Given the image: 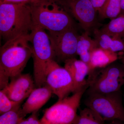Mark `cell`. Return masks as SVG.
I'll return each mask as SVG.
<instances>
[{
    "label": "cell",
    "mask_w": 124,
    "mask_h": 124,
    "mask_svg": "<svg viewBox=\"0 0 124 124\" xmlns=\"http://www.w3.org/2000/svg\"><path fill=\"white\" fill-rule=\"evenodd\" d=\"M45 0H0V3L24 4L31 6L38 4Z\"/></svg>",
    "instance_id": "obj_22"
},
{
    "label": "cell",
    "mask_w": 124,
    "mask_h": 124,
    "mask_svg": "<svg viewBox=\"0 0 124 124\" xmlns=\"http://www.w3.org/2000/svg\"><path fill=\"white\" fill-rule=\"evenodd\" d=\"M95 72L90 78L88 95L114 93L120 90L124 85V66L122 63L116 61Z\"/></svg>",
    "instance_id": "obj_5"
},
{
    "label": "cell",
    "mask_w": 124,
    "mask_h": 124,
    "mask_svg": "<svg viewBox=\"0 0 124 124\" xmlns=\"http://www.w3.org/2000/svg\"><path fill=\"white\" fill-rule=\"evenodd\" d=\"M11 79L8 85L1 90L12 101L23 102L35 88V81L29 73H21Z\"/></svg>",
    "instance_id": "obj_11"
},
{
    "label": "cell",
    "mask_w": 124,
    "mask_h": 124,
    "mask_svg": "<svg viewBox=\"0 0 124 124\" xmlns=\"http://www.w3.org/2000/svg\"><path fill=\"white\" fill-rule=\"evenodd\" d=\"M33 26L31 5L0 3V33L5 42L29 35Z\"/></svg>",
    "instance_id": "obj_1"
},
{
    "label": "cell",
    "mask_w": 124,
    "mask_h": 124,
    "mask_svg": "<svg viewBox=\"0 0 124 124\" xmlns=\"http://www.w3.org/2000/svg\"><path fill=\"white\" fill-rule=\"evenodd\" d=\"M53 93L47 85L35 88L31 93L22 107V113L24 117L28 114L38 112L50 99Z\"/></svg>",
    "instance_id": "obj_13"
},
{
    "label": "cell",
    "mask_w": 124,
    "mask_h": 124,
    "mask_svg": "<svg viewBox=\"0 0 124 124\" xmlns=\"http://www.w3.org/2000/svg\"><path fill=\"white\" fill-rule=\"evenodd\" d=\"M121 14H124V0H121Z\"/></svg>",
    "instance_id": "obj_27"
},
{
    "label": "cell",
    "mask_w": 124,
    "mask_h": 124,
    "mask_svg": "<svg viewBox=\"0 0 124 124\" xmlns=\"http://www.w3.org/2000/svg\"><path fill=\"white\" fill-rule=\"evenodd\" d=\"M104 122L95 112L86 107L80 111L73 124H104Z\"/></svg>",
    "instance_id": "obj_19"
},
{
    "label": "cell",
    "mask_w": 124,
    "mask_h": 124,
    "mask_svg": "<svg viewBox=\"0 0 124 124\" xmlns=\"http://www.w3.org/2000/svg\"><path fill=\"white\" fill-rule=\"evenodd\" d=\"M46 84L51 89L53 94L58 100L68 97L70 93H75L72 78L69 71L62 67L55 60L52 62L46 75Z\"/></svg>",
    "instance_id": "obj_10"
},
{
    "label": "cell",
    "mask_w": 124,
    "mask_h": 124,
    "mask_svg": "<svg viewBox=\"0 0 124 124\" xmlns=\"http://www.w3.org/2000/svg\"><path fill=\"white\" fill-rule=\"evenodd\" d=\"M120 90L109 93L89 94L85 101L91 108L104 121L119 120L124 122V107Z\"/></svg>",
    "instance_id": "obj_6"
},
{
    "label": "cell",
    "mask_w": 124,
    "mask_h": 124,
    "mask_svg": "<svg viewBox=\"0 0 124 124\" xmlns=\"http://www.w3.org/2000/svg\"></svg>",
    "instance_id": "obj_30"
},
{
    "label": "cell",
    "mask_w": 124,
    "mask_h": 124,
    "mask_svg": "<svg viewBox=\"0 0 124 124\" xmlns=\"http://www.w3.org/2000/svg\"><path fill=\"white\" fill-rule=\"evenodd\" d=\"M18 124H28V120L27 119L23 118L20 120V121L19 122Z\"/></svg>",
    "instance_id": "obj_26"
},
{
    "label": "cell",
    "mask_w": 124,
    "mask_h": 124,
    "mask_svg": "<svg viewBox=\"0 0 124 124\" xmlns=\"http://www.w3.org/2000/svg\"><path fill=\"white\" fill-rule=\"evenodd\" d=\"M22 102L12 101L1 90L0 91V115L21 106Z\"/></svg>",
    "instance_id": "obj_21"
},
{
    "label": "cell",
    "mask_w": 124,
    "mask_h": 124,
    "mask_svg": "<svg viewBox=\"0 0 124 124\" xmlns=\"http://www.w3.org/2000/svg\"><path fill=\"white\" fill-rule=\"evenodd\" d=\"M94 39L98 47L115 53L118 51L124 53V39L117 37H112L96 28L93 32Z\"/></svg>",
    "instance_id": "obj_15"
},
{
    "label": "cell",
    "mask_w": 124,
    "mask_h": 124,
    "mask_svg": "<svg viewBox=\"0 0 124 124\" xmlns=\"http://www.w3.org/2000/svg\"></svg>",
    "instance_id": "obj_29"
},
{
    "label": "cell",
    "mask_w": 124,
    "mask_h": 124,
    "mask_svg": "<svg viewBox=\"0 0 124 124\" xmlns=\"http://www.w3.org/2000/svg\"><path fill=\"white\" fill-rule=\"evenodd\" d=\"M37 112H35L32 113L31 115L27 118L28 124H41L40 120L38 119Z\"/></svg>",
    "instance_id": "obj_23"
},
{
    "label": "cell",
    "mask_w": 124,
    "mask_h": 124,
    "mask_svg": "<svg viewBox=\"0 0 124 124\" xmlns=\"http://www.w3.org/2000/svg\"><path fill=\"white\" fill-rule=\"evenodd\" d=\"M87 89L85 88L70 97L58 100L46 109L40 120L41 124H73L78 115V109L82 95Z\"/></svg>",
    "instance_id": "obj_7"
},
{
    "label": "cell",
    "mask_w": 124,
    "mask_h": 124,
    "mask_svg": "<svg viewBox=\"0 0 124 124\" xmlns=\"http://www.w3.org/2000/svg\"><path fill=\"white\" fill-rule=\"evenodd\" d=\"M64 63V67L69 71L73 80L75 93L88 88L89 82L86 77L90 73L88 65L76 58L68 59Z\"/></svg>",
    "instance_id": "obj_12"
},
{
    "label": "cell",
    "mask_w": 124,
    "mask_h": 124,
    "mask_svg": "<svg viewBox=\"0 0 124 124\" xmlns=\"http://www.w3.org/2000/svg\"><path fill=\"white\" fill-rule=\"evenodd\" d=\"M106 124H124V122L119 120H114L108 121Z\"/></svg>",
    "instance_id": "obj_25"
},
{
    "label": "cell",
    "mask_w": 124,
    "mask_h": 124,
    "mask_svg": "<svg viewBox=\"0 0 124 124\" xmlns=\"http://www.w3.org/2000/svg\"><path fill=\"white\" fill-rule=\"evenodd\" d=\"M21 106L0 115V124H18L24 118L22 113Z\"/></svg>",
    "instance_id": "obj_20"
},
{
    "label": "cell",
    "mask_w": 124,
    "mask_h": 124,
    "mask_svg": "<svg viewBox=\"0 0 124 124\" xmlns=\"http://www.w3.org/2000/svg\"><path fill=\"white\" fill-rule=\"evenodd\" d=\"M29 35L7 41L1 47L0 73L10 78L22 73L32 55V47L29 44Z\"/></svg>",
    "instance_id": "obj_2"
},
{
    "label": "cell",
    "mask_w": 124,
    "mask_h": 124,
    "mask_svg": "<svg viewBox=\"0 0 124 124\" xmlns=\"http://www.w3.org/2000/svg\"><path fill=\"white\" fill-rule=\"evenodd\" d=\"M119 58L118 54L101 48H96L91 54L89 67L90 75L97 69H102L116 62Z\"/></svg>",
    "instance_id": "obj_14"
},
{
    "label": "cell",
    "mask_w": 124,
    "mask_h": 124,
    "mask_svg": "<svg viewBox=\"0 0 124 124\" xmlns=\"http://www.w3.org/2000/svg\"><path fill=\"white\" fill-rule=\"evenodd\" d=\"M98 13L100 19L111 20L116 17L121 13V0H107Z\"/></svg>",
    "instance_id": "obj_18"
},
{
    "label": "cell",
    "mask_w": 124,
    "mask_h": 124,
    "mask_svg": "<svg viewBox=\"0 0 124 124\" xmlns=\"http://www.w3.org/2000/svg\"><path fill=\"white\" fill-rule=\"evenodd\" d=\"M98 47L95 40L92 39L90 35L86 32H84L79 36L77 44V54L79 56L80 60L85 63L89 67L91 53Z\"/></svg>",
    "instance_id": "obj_16"
},
{
    "label": "cell",
    "mask_w": 124,
    "mask_h": 124,
    "mask_svg": "<svg viewBox=\"0 0 124 124\" xmlns=\"http://www.w3.org/2000/svg\"><path fill=\"white\" fill-rule=\"evenodd\" d=\"M100 29L111 36L124 39V14H120L116 17L111 19Z\"/></svg>",
    "instance_id": "obj_17"
},
{
    "label": "cell",
    "mask_w": 124,
    "mask_h": 124,
    "mask_svg": "<svg viewBox=\"0 0 124 124\" xmlns=\"http://www.w3.org/2000/svg\"><path fill=\"white\" fill-rule=\"evenodd\" d=\"M62 7L76 20L84 31L90 35L99 23L97 11L90 0H57Z\"/></svg>",
    "instance_id": "obj_8"
},
{
    "label": "cell",
    "mask_w": 124,
    "mask_h": 124,
    "mask_svg": "<svg viewBox=\"0 0 124 124\" xmlns=\"http://www.w3.org/2000/svg\"><path fill=\"white\" fill-rule=\"evenodd\" d=\"M29 41L32 44L33 75L36 87L45 84L47 72L55 56L48 34L45 30L33 24L29 35Z\"/></svg>",
    "instance_id": "obj_4"
},
{
    "label": "cell",
    "mask_w": 124,
    "mask_h": 124,
    "mask_svg": "<svg viewBox=\"0 0 124 124\" xmlns=\"http://www.w3.org/2000/svg\"><path fill=\"white\" fill-rule=\"evenodd\" d=\"M96 11H98L104 5L107 0H90Z\"/></svg>",
    "instance_id": "obj_24"
},
{
    "label": "cell",
    "mask_w": 124,
    "mask_h": 124,
    "mask_svg": "<svg viewBox=\"0 0 124 124\" xmlns=\"http://www.w3.org/2000/svg\"><path fill=\"white\" fill-rule=\"evenodd\" d=\"M55 59L64 62L76 58L79 35L77 27H73L58 32H49Z\"/></svg>",
    "instance_id": "obj_9"
},
{
    "label": "cell",
    "mask_w": 124,
    "mask_h": 124,
    "mask_svg": "<svg viewBox=\"0 0 124 124\" xmlns=\"http://www.w3.org/2000/svg\"><path fill=\"white\" fill-rule=\"evenodd\" d=\"M31 6L33 24L49 32H58L76 27L73 18L57 0H45Z\"/></svg>",
    "instance_id": "obj_3"
},
{
    "label": "cell",
    "mask_w": 124,
    "mask_h": 124,
    "mask_svg": "<svg viewBox=\"0 0 124 124\" xmlns=\"http://www.w3.org/2000/svg\"><path fill=\"white\" fill-rule=\"evenodd\" d=\"M121 63H122L124 66V55H123L122 58H121Z\"/></svg>",
    "instance_id": "obj_28"
}]
</instances>
